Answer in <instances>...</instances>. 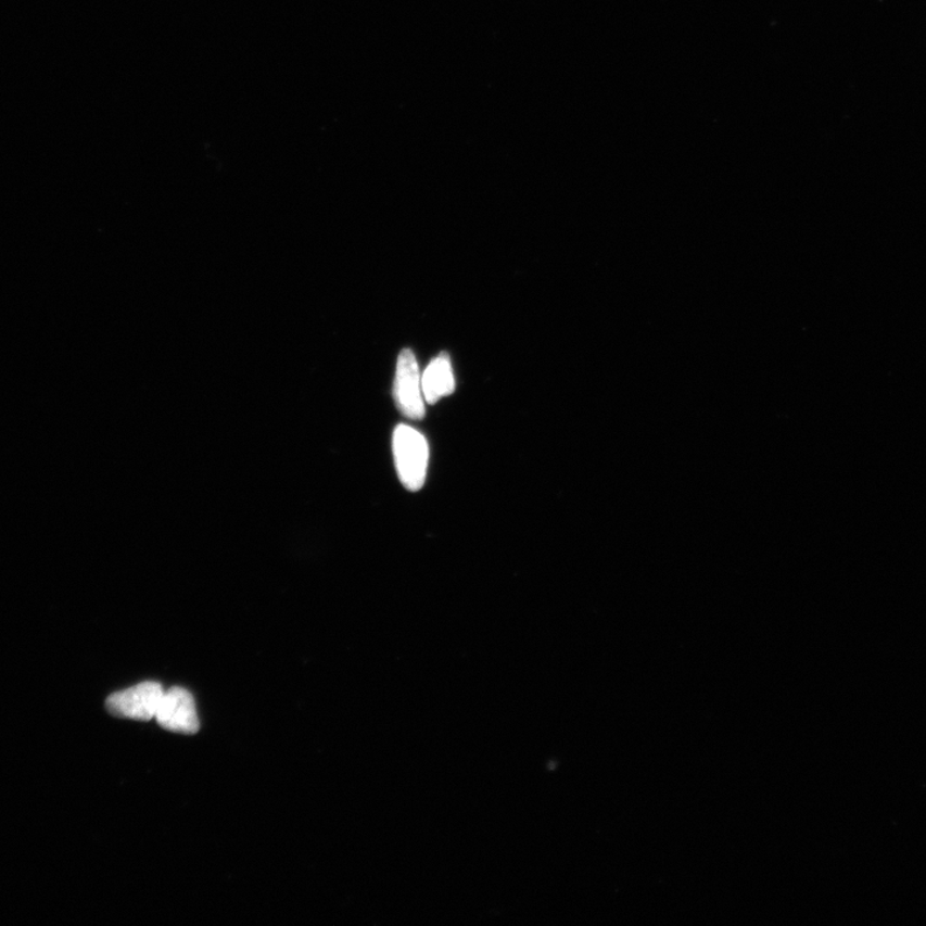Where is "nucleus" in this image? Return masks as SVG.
<instances>
[{
    "mask_svg": "<svg viewBox=\"0 0 926 926\" xmlns=\"http://www.w3.org/2000/svg\"><path fill=\"white\" fill-rule=\"evenodd\" d=\"M393 452L396 472L403 486L409 492H419L427 482L429 444L419 430L398 424L393 435Z\"/></svg>",
    "mask_w": 926,
    "mask_h": 926,
    "instance_id": "nucleus-1",
    "label": "nucleus"
},
{
    "mask_svg": "<svg viewBox=\"0 0 926 926\" xmlns=\"http://www.w3.org/2000/svg\"><path fill=\"white\" fill-rule=\"evenodd\" d=\"M164 690L157 682H142L127 690L109 696L106 708L109 713L137 721H151L155 719L162 702Z\"/></svg>",
    "mask_w": 926,
    "mask_h": 926,
    "instance_id": "nucleus-2",
    "label": "nucleus"
},
{
    "mask_svg": "<svg viewBox=\"0 0 926 926\" xmlns=\"http://www.w3.org/2000/svg\"><path fill=\"white\" fill-rule=\"evenodd\" d=\"M394 398L399 413L409 420H422L424 398L419 365L413 351H403L396 364Z\"/></svg>",
    "mask_w": 926,
    "mask_h": 926,
    "instance_id": "nucleus-3",
    "label": "nucleus"
},
{
    "mask_svg": "<svg viewBox=\"0 0 926 926\" xmlns=\"http://www.w3.org/2000/svg\"><path fill=\"white\" fill-rule=\"evenodd\" d=\"M155 719L160 726L172 733L193 735L200 730L193 696L182 687H173L164 693Z\"/></svg>",
    "mask_w": 926,
    "mask_h": 926,
    "instance_id": "nucleus-4",
    "label": "nucleus"
},
{
    "mask_svg": "<svg viewBox=\"0 0 926 926\" xmlns=\"http://www.w3.org/2000/svg\"><path fill=\"white\" fill-rule=\"evenodd\" d=\"M421 382L423 398L429 405H435L444 396L455 392L456 381L447 354L443 353L431 361L422 375Z\"/></svg>",
    "mask_w": 926,
    "mask_h": 926,
    "instance_id": "nucleus-5",
    "label": "nucleus"
}]
</instances>
